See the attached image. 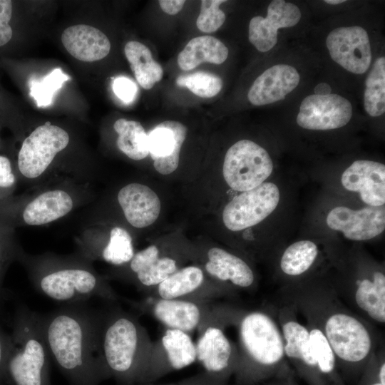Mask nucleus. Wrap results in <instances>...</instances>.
I'll list each match as a JSON object with an SVG mask.
<instances>
[{
  "mask_svg": "<svg viewBox=\"0 0 385 385\" xmlns=\"http://www.w3.org/2000/svg\"><path fill=\"white\" fill-rule=\"evenodd\" d=\"M295 376L293 371H290L286 377V385H299L296 381Z\"/></svg>",
  "mask_w": 385,
  "mask_h": 385,
  "instance_id": "49530a36",
  "label": "nucleus"
},
{
  "mask_svg": "<svg viewBox=\"0 0 385 385\" xmlns=\"http://www.w3.org/2000/svg\"><path fill=\"white\" fill-rule=\"evenodd\" d=\"M187 131L182 123L166 120L148 133V152L158 173L170 175L178 168Z\"/></svg>",
  "mask_w": 385,
  "mask_h": 385,
  "instance_id": "5701e85b",
  "label": "nucleus"
},
{
  "mask_svg": "<svg viewBox=\"0 0 385 385\" xmlns=\"http://www.w3.org/2000/svg\"><path fill=\"white\" fill-rule=\"evenodd\" d=\"M115 96L122 101L129 103L134 100L137 93V86L128 78H116L112 85Z\"/></svg>",
  "mask_w": 385,
  "mask_h": 385,
  "instance_id": "ea45409f",
  "label": "nucleus"
},
{
  "mask_svg": "<svg viewBox=\"0 0 385 385\" xmlns=\"http://www.w3.org/2000/svg\"><path fill=\"white\" fill-rule=\"evenodd\" d=\"M176 84L202 98H212L222 88V81L219 76L204 71L181 75L176 79Z\"/></svg>",
  "mask_w": 385,
  "mask_h": 385,
  "instance_id": "f704fd0d",
  "label": "nucleus"
},
{
  "mask_svg": "<svg viewBox=\"0 0 385 385\" xmlns=\"http://www.w3.org/2000/svg\"><path fill=\"white\" fill-rule=\"evenodd\" d=\"M344 1H345L344 0H325L324 1L325 3L329 4H333V5L342 4V3H344Z\"/></svg>",
  "mask_w": 385,
  "mask_h": 385,
  "instance_id": "de8ad7c7",
  "label": "nucleus"
},
{
  "mask_svg": "<svg viewBox=\"0 0 385 385\" xmlns=\"http://www.w3.org/2000/svg\"><path fill=\"white\" fill-rule=\"evenodd\" d=\"M321 253L319 245L314 241L294 242L282 252L278 261L279 272L288 281L287 284L302 281L314 270Z\"/></svg>",
  "mask_w": 385,
  "mask_h": 385,
  "instance_id": "bb28decb",
  "label": "nucleus"
},
{
  "mask_svg": "<svg viewBox=\"0 0 385 385\" xmlns=\"http://www.w3.org/2000/svg\"><path fill=\"white\" fill-rule=\"evenodd\" d=\"M302 17L299 7L283 0H273L265 18L253 17L249 24V41L260 52L271 50L277 43V30L292 27Z\"/></svg>",
  "mask_w": 385,
  "mask_h": 385,
  "instance_id": "4be33fe9",
  "label": "nucleus"
},
{
  "mask_svg": "<svg viewBox=\"0 0 385 385\" xmlns=\"http://www.w3.org/2000/svg\"><path fill=\"white\" fill-rule=\"evenodd\" d=\"M9 336L4 368L6 385H51V356L41 316L25 305L19 306Z\"/></svg>",
  "mask_w": 385,
  "mask_h": 385,
  "instance_id": "423d86ee",
  "label": "nucleus"
},
{
  "mask_svg": "<svg viewBox=\"0 0 385 385\" xmlns=\"http://www.w3.org/2000/svg\"><path fill=\"white\" fill-rule=\"evenodd\" d=\"M352 113L350 101L340 95L312 94L302 100L296 121L304 129L328 130L346 125Z\"/></svg>",
  "mask_w": 385,
  "mask_h": 385,
  "instance_id": "f3484780",
  "label": "nucleus"
},
{
  "mask_svg": "<svg viewBox=\"0 0 385 385\" xmlns=\"http://www.w3.org/2000/svg\"><path fill=\"white\" fill-rule=\"evenodd\" d=\"M224 0L201 1L200 12L196 24L199 30L206 33L217 31L225 22V14L220 9Z\"/></svg>",
  "mask_w": 385,
  "mask_h": 385,
  "instance_id": "c9c22d12",
  "label": "nucleus"
},
{
  "mask_svg": "<svg viewBox=\"0 0 385 385\" xmlns=\"http://www.w3.org/2000/svg\"><path fill=\"white\" fill-rule=\"evenodd\" d=\"M113 128L118 133L117 146L126 156L134 160L148 156V134L139 122L120 118L114 123Z\"/></svg>",
  "mask_w": 385,
  "mask_h": 385,
  "instance_id": "7c9ffc66",
  "label": "nucleus"
},
{
  "mask_svg": "<svg viewBox=\"0 0 385 385\" xmlns=\"http://www.w3.org/2000/svg\"><path fill=\"white\" fill-rule=\"evenodd\" d=\"M326 224L330 230L340 233L348 240H369L379 236L384 231V205H366L359 210L337 205L328 212Z\"/></svg>",
  "mask_w": 385,
  "mask_h": 385,
  "instance_id": "a211bd4d",
  "label": "nucleus"
},
{
  "mask_svg": "<svg viewBox=\"0 0 385 385\" xmlns=\"http://www.w3.org/2000/svg\"><path fill=\"white\" fill-rule=\"evenodd\" d=\"M17 257L29 267L36 289L53 301L67 304L92 297L106 302L120 299L106 280L84 262L51 257L31 259L19 252Z\"/></svg>",
  "mask_w": 385,
  "mask_h": 385,
  "instance_id": "39448f33",
  "label": "nucleus"
},
{
  "mask_svg": "<svg viewBox=\"0 0 385 385\" xmlns=\"http://www.w3.org/2000/svg\"><path fill=\"white\" fill-rule=\"evenodd\" d=\"M69 78L60 68H55L41 79L30 80L29 94L38 107L48 106L51 104L56 92Z\"/></svg>",
  "mask_w": 385,
  "mask_h": 385,
  "instance_id": "72a5a7b5",
  "label": "nucleus"
},
{
  "mask_svg": "<svg viewBox=\"0 0 385 385\" xmlns=\"http://www.w3.org/2000/svg\"><path fill=\"white\" fill-rule=\"evenodd\" d=\"M142 385L153 384L151 383ZM165 385H228V381L221 379L205 371H202L176 383Z\"/></svg>",
  "mask_w": 385,
  "mask_h": 385,
  "instance_id": "a19ab883",
  "label": "nucleus"
},
{
  "mask_svg": "<svg viewBox=\"0 0 385 385\" xmlns=\"http://www.w3.org/2000/svg\"><path fill=\"white\" fill-rule=\"evenodd\" d=\"M278 377L265 382L262 385H286V377Z\"/></svg>",
  "mask_w": 385,
  "mask_h": 385,
  "instance_id": "a18cd8bd",
  "label": "nucleus"
},
{
  "mask_svg": "<svg viewBox=\"0 0 385 385\" xmlns=\"http://www.w3.org/2000/svg\"><path fill=\"white\" fill-rule=\"evenodd\" d=\"M159 5L162 10L169 14L175 15L181 11L185 1L184 0H160Z\"/></svg>",
  "mask_w": 385,
  "mask_h": 385,
  "instance_id": "c03bdc74",
  "label": "nucleus"
},
{
  "mask_svg": "<svg viewBox=\"0 0 385 385\" xmlns=\"http://www.w3.org/2000/svg\"><path fill=\"white\" fill-rule=\"evenodd\" d=\"M195 342L196 360L204 371L229 381L234 375L237 361L236 343L225 332V327L211 324L198 332Z\"/></svg>",
  "mask_w": 385,
  "mask_h": 385,
  "instance_id": "dca6fc26",
  "label": "nucleus"
},
{
  "mask_svg": "<svg viewBox=\"0 0 385 385\" xmlns=\"http://www.w3.org/2000/svg\"><path fill=\"white\" fill-rule=\"evenodd\" d=\"M200 255L201 267L213 279L236 292L255 288V273L247 261L240 255L219 247H208Z\"/></svg>",
  "mask_w": 385,
  "mask_h": 385,
  "instance_id": "aec40b11",
  "label": "nucleus"
},
{
  "mask_svg": "<svg viewBox=\"0 0 385 385\" xmlns=\"http://www.w3.org/2000/svg\"><path fill=\"white\" fill-rule=\"evenodd\" d=\"M100 309V348L109 378L120 385H140L153 341L138 317L117 302Z\"/></svg>",
  "mask_w": 385,
  "mask_h": 385,
  "instance_id": "20e7f679",
  "label": "nucleus"
},
{
  "mask_svg": "<svg viewBox=\"0 0 385 385\" xmlns=\"http://www.w3.org/2000/svg\"><path fill=\"white\" fill-rule=\"evenodd\" d=\"M16 176L11 160L5 155H0V193L14 187Z\"/></svg>",
  "mask_w": 385,
  "mask_h": 385,
  "instance_id": "79ce46f5",
  "label": "nucleus"
},
{
  "mask_svg": "<svg viewBox=\"0 0 385 385\" xmlns=\"http://www.w3.org/2000/svg\"><path fill=\"white\" fill-rule=\"evenodd\" d=\"M341 184L347 191L356 193L368 206L385 205V165L384 163L357 160L341 175Z\"/></svg>",
  "mask_w": 385,
  "mask_h": 385,
  "instance_id": "412c9836",
  "label": "nucleus"
},
{
  "mask_svg": "<svg viewBox=\"0 0 385 385\" xmlns=\"http://www.w3.org/2000/svg\"><path fill=\"white\" fill-rule=\"evenodd\" d=\"M0 230V304L5 298L2 287L3 275L9 262L17 257L19 251L14 246L9 234Z\"/></svg>",
  "mask_w": 385,
  "mask_h": 385,
  "instance_id": "e433bc0d",
  "label": "nucleus"
},
{
  "mask_svg": "<svg viewBox=\"0 0 385 385\" xmlns=\"http://www.w3.org/2000/svg\"><path fill=\"white\" fill-rule=\"evenodd\" d=\"M69 140L65 130L50 122L37 127L21 144L17 158L19 171L28 179L38 178L67 147Z\"/></svg>",
  "mask_w": 385,
  "mask_h": 385,
  "instance_id": "ddd939ff",
  "label": "nucleus"
},
{
  "mask_svg": "<svg viewBox=\"0 0 385 385\" xmlns=\"http://www.w3.org/2000/svg\"><path fill=\"white\" fill-rule=\"evenodd\" d=\"M331 58L349 72L362 74L370 67L371 50L367 31L359 26H342L328 34Z\"/></svg>",
  "mask_w": 385,
  "mask_h": 385,
  "instance_id": "6ab92c4d",
  "label": "nucleus"
},
{
  "mask_svg": "<svg viewBox=\"0 0 385 385\" xmlns=\"http://www.w3.org/2000/svg\"><path fill=\"white\" fill-rule=\"evenodd\" d=\"M384 357L382 352L376 351L367 364L357 385H385L379 374V366L381 360Z\"/></svg>",
  "mask_w": 385,
  "mask_h": 385,
  "instance_id": "58836bf2",
  "label": "nucleus"
},
{
  "mask_svg": "<svg viewBox=\"0 0 385 385\" xmlns=\"http://www.w3.org/2000/svg\"><path fill=\"white\" fill-rule=\"evenodd\" d=\"M10 336L0 324V385H6L4 380V368L9 346Z\"/></svg>",
  "mask_w": 385,
  "mask_h": 385,
  "instance_id": "37998d69",
  "label": "nucleus"
},
{
  "mask_svg": "<svg viewBox=\"0 0 385 385\" xmlns=\"http://www.w3.org/2000/svg\"><path fill=\"white\" fill-rule=\"evenodd\" d=\"M176 255L150 245L135 253L128 263L118 267L123 270L119 275L145 294L180 268L182 260Z\"/></svg>",
  "mask_w": 385,
  "mask_h": 385,
  "instance_id": "2eb2a0df",
  "label": "nucleus"
},
{
  "mask_svg": "<svg viewBox=\"0 0 385 385\" xmlns=\"http://www.w3.org/2000/svg\"><path fill=\"white\" fill-rule=\"evenodd\" d=\"M237 293L230 287L211 278L201 266L190 265L180 267L148 290L145 296L165 299L215 302L222 298L233 299L237 296Z\"/></svg>",
  "mask_w": 385,
  "mask_h": 385,
  "instance_id": "9b49d317",
  "label": "nucleus"
},
{
  "mask_svg": "<svg viewBox=\"0 0 385 385\" xmlns=\"http://www.w3.org/2000/svg\"><path fill=\"white\" fill-rule=\"evenodd\" d=\"M13 1L0 0V48L7 45L14 36L11 21L13 16Z\"/></svg>",
  "mask_w": 385,
  "mask_h": 385,
  "instance_id": "4c0bfd02",
  "label": "nucleus"
},
{
  "mask_svg": "<svg viewBox=\"0 0 385 385\" xmlns=\"http://www.w3.org/2000/svg\"><path fill=\"white\" fill-rule=\"evenodd\" d=\"M280 200L278 186L265 182L248 191L240 192L225 206L222 220L230 231L240 232L255 226L271 215Z\"/></svg>",
  "mask_w": 385,
  "mask_h": 385,
  "instance_id": "f8f14e48",
  "label": "nucleus"
},
{
  "mask_svg": "<svg viewBox=\"0 0 385 385\" xmlns=\"http://www.w3.org/2000/svg\"><path fill=\"white\" fill-rule=\"evenodd\" d=\"M274 169L268 152L250 140H240L227 150L222 165V176L233 190L245 192L266 182Z\"/></svg>",
  "mask_w": 385,
  "mask_h": 385,
  "instance_id": "1a4fd4ad",
  "label": "nucleus"
},
{
  "mask_svg": "<svg viewBox=\"0 0 385 385\" xmlns=\"http://www.w3.org/2000/svg\"><path fill=\"white\" fill-rule=\"evenodd\" d=\"M237 332L236 385H256L292 371L284 355V342L270 307L237 309L231 324Z\"/></svg>",
  "mask_w": 385,
  "mask_h": 385,
  "instance_id": "7ed1b4c3",
  "label": "nucleus"
},
{
  "mask_svg": "<svg viewBox=\"0 0 385 385\" xmlns=\"http://www.w3.org/2000/svg\"><path fill=\"white\" fill-rule=\"evenodd\" d=\"M117 199L126 220L134 227H147L159 217L160 198L148 185L129 183L118 191Z\"/></svg>",
  "mask_w": 385,
  "mask_h": 385,
  "instance_id": "393cba45",
  "label": "nucleus"
},
{
  "mask_svg": "<svg viewBox=\"0 0 385 385\" xmlns=\"http://www.w3.org/2000/svg\"><path fill=\"white\" fill-rule=\"evenodd\" d=\"M196 361L195 343L190 334L166 329L153 342L142 384H151L169 373L182 369Z\"/></svg>",
  "mask_w": 385,
  "mask_h": 385,
  "instance_id": "4468645a",
  "label": "nucleus"
},
{
  "mask_svg": "<svg viewBox=\"0 0 385 385\" xmlns=\"http://www.w3.org/2000/svg\"><path fill=\"white\" fill-rule=\"evenodd\" d=\"M133 309L148 314L166 329L180 330L189 334L205 327L230 325L235 309L229 304L183 299H165L145 296L140 299L120 298Z\"/></svg>",
  "mask_w": 385,
  "mask_h": 385,
  "instance_id": "6e6552de",
  "label": "nucleus"
},
{
  "mask_svg": "<svg viewBox=\"0 0 385 385\" xmlns=\"http://www.w3.org/2000/svg\"><path fill=\"white\" fill-rule=\"evenodd\" d=\"M135 253L132 237L125 229L117 226L112 228L108 240L95 257L119 267L128 263Z\"/></svg>",
  "mask_w": 385,
  "mask_h": 385,
  "instance_id": "473e14b6",
  "label": "nucleus"
},
{
  "mask_svg": "<svg viewBox=\"0 0 385 385\" xmlns=\"http://www.w3.org/2000/svg\"><path fill=\"white\" fill-rule=\"evenodd\" d=\"M228 48L219 39L202 36L191 39L178 54V64L183 71H190L203 62L222 63L228 56Z\"/></svg>",
  "mask_w": 385,
  "mask_h": 385,
  "instance_id": "c85d7f7f",
  "label": "nucleus"
},
{
  "mask_svg": "<svg viewBox=\"0 0 385 385\" xmlns=\"http://www.w3.org/2000/svg\"><path fill=\"white\" fill-rule=\"evenodd\" d=\"M279 295L281 303L301 313L322 332L344 382L357 384L377 351L371 324L349 309L328 282L305 279L285 285Z\"/></svg>",
  "mask_w": 385,
  "mask_h": 385,
  "instance_id": "f257e3e1",
  "label": "nucleus"
},
{
  "mask_svg": "<svg viewBox=\"0 0 385 385\" xmlns=\"http://www.w3.org/2000/svg\"><path fill=\"white\" fill-rule=\"evenodd\" d=\"M364 106L372 117L380 116L385 111V58H378L365 81Z\"/></svg>",
  "mask_w": 385,
  "mask_h": 385,
  "instance_id": "2f4dec72",
  "label": "nucleus"
},
{
  "mask_svg": "<svg viewBox=\"0 0 385 385\" xmlns=\"http://www.w3.org/2000/svg\"><path fill=\"white\" fill-rule=\"evenodd\" d=\"M61 42L72 56L85 62L101 60L111 50L108 37L99 29L86 24L66 29L61 34Z\"/></svg>",
  "mask_w": 385,
  "mask_h": 385,
  "instance_id": "a878e982",
  "label": "nucleus"
},
{
  "mask_svg": "<svg viewBox=\"0 0 385 385\" xmlns=\"http://www.w3.org/2000/svg\"><path fill=\"white\" fill-rule=\"evenodd\" d=\"M300 76L288 64H277L265 70L250 87L247 97L255 106L271 104L283 100L298 86Z\"/></svg>",
  "mask_w": 385,
  "mask_h": 385,
  "instance_id": "b1692460",
  "label": "nucleus"
},
{
  "mask_svg": "<svg viewBox=\"0 0 385 385\" xmlns=\"http://www.w3.org/2000/svg\"><path fill=\"white\" fill-rule=\"evenodd\" d=\"M41 321L51 358L70 385H99L109 379L100 348V309L67 304Z\"/></svg>",
  "mask_w": 385,
  "mask_h": 385,
  "instance_id": "f03ea898",
  "label": "nucleus"
},
{
  "mask_svg": "<svg viewBox=\"0 0 385 385\" xmlns=\"http://www.w3.org/2000/svg\"><path fill=\"white\" fill-rule=\"evenodd\" d=\"M334 282H328L341 300L370 322L385 323V273L377 263L356 257Z\"/></svg>",
  "mask_w": 385,
  "mask_h": 385,
  "instance_id": "0eeeda50",
  "label": "nucleus"
},
{
  "mask_svg": "<svg viewBox=\"0 0 385 385\" xmlns=\"http://www.w3.org/2000/svg\"><path fill=\"white\" fill-rule=\"evenodd\" d=\"M127 60L136 81L144 89H150L163 76V69L155 61L150 50L144 44L131 41L124 47Z\"/></svg>",
  "mask_w": 385,
  "mask_h": 385,
  "instance_id": "c756f323",
  "label": "nucleus"
},
{
  "mask_svg": "<svg viewBox=\"0 0 385 385\" xmlns=\"http://www.w3.org/2000/svg\"><path fill=\"white\" fill-rule=\"evenodd\" d=\"M73 201L63 190H51L39 194L24 207L22 218L29 225H43L53 222L71 212Z\"/></svg>",
  "mask_w": 385,
  "mask_h": 385,
  "instance_id": "cd10ccee",
  "label": "nucleus"
},
{
  "mask_svg": "<svg viewBox=\"0 0 385 385\" xmlns=\"http://www.w3.org/2000/svg\"><path fill=\"white\" fill-rule=\"evenodd\" d=\"M275 316L284 342V355L294 374L309 385H326L307 326L299 322L291 307L282 303Z\"/></svg>",
  "mask_w": 385,
  "mask_h": 385,
  "instance_id": "9d476101",
  "label": "nucleus"
}]
</instances>
